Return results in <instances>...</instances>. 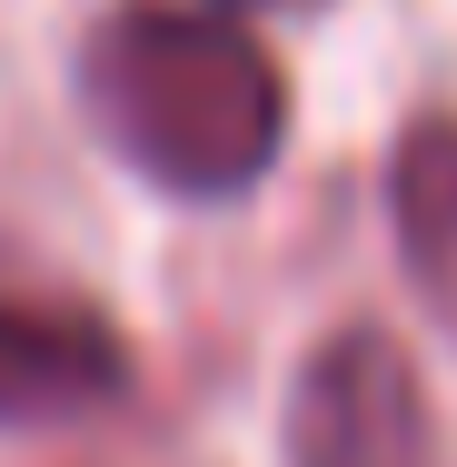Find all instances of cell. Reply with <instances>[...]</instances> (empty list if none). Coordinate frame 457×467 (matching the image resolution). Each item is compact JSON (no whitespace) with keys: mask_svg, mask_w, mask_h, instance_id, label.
I'll return each mask as SVG.
<instances>
[{"mask_svg":"<svg viewBox=\"0 0 457 467\" xmlns=\"http://www.w3.org/2000/svg\"><path fill=\"white\" fill-rule=\"evenodd\" d=\"M219 10H269V0H219Z\"/></svg>","mask_w":457,"mask_h":467,"instance_id":"5","label":"cell"},{"mask_svg":"<svg viewBox=\"0 0 457 467\" xmlns=\"http://www.w3.org/2000/svg\"><path fill=\"white\" fill-rule=\"evenodd\" d=\"M140 348L90 288L50 279L0 239V428H80L130 408Z\"/></svg>","mask_w":457,"mask_h":467,"instance_id":"3","label":"cell"},{"mask_svg":"<svg viewBox=\"0 0 457 467\" xmlns=\"http://www.w3.org/2000/svg\"><path fill=\"white\" fill-rule=\"evenodd\" d=\"M80 109L170 199H239L288 150V70L219 0H109L80 40Z\"/></svg>","mask_w":457,"mask_h":467,"instance_id":"1","label":"cell"},{"mask_svg":"<svg viewBox=\"0 0 457 467\" xmlns=\"http://www.w3.org/2000/svg\"><path fill=\"white\" fill-rule=\"evenodd\" d=\"M388 219H398V259L418 298L457 338V119H418L388 150Z\"/></svg>","mask_w":457,"mask_h":467,"instance_id":"4","label":"cell"},{"mask_svg":"<svg viewBox=\"0 0 457 467\" xmlns=\"http://www.w3.org/2000/svg\"><path fill=\"white\" fill-rule=\"evenodd\" d=\"M278 458L288 467H448V428L428 408L418 358L378 318H338L328 338H308V358L288 378Z\"/></svg>","mask_w":457,"mask_h":467,"instance_id":"2","label":"cell"}]
</instances>
